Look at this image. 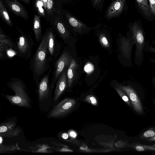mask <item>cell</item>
<instances>
[{
	"label": "cell",
	"mask_w": 155,
	"mask_h": 155,
	"mask_svg": "<svg viewBox=\"0 0 155 155\" xmlns=\"http://www.w3.org/2000/svg\"><path fill=\"white\" fill-rule=\"evenodd\" d=\"M75 100L67 98L56 105L48 114V118H60L69 113L73 109L76 104Z\"/></svg>",
	"instance_id": "8"
},
{
	"label": "cell",
	"mask_w": 155,
	"mask_h": 155,
	"mask_svg": "<svg viewBox=\"0 0 155 155\" xmlns=\"http://www.w3.org/2000/svg\"><path fill=\"white\" fill-rule=\"evenodd\" d=\"M59 0V1H60V0Z\"/></svg>",
	"instance_id": "41"
},
{
	"label": "cell",
	"mask_w": 155,
	"mask_h": 155,
	"mask_svg": "<svg viewBox=\"0 0 155 155\" xmlns=\"http://www.w3.org/2000/svg\"><path fill=\"white\" fill-rule=\"evenodd\" d=\"M62 5L59 0H47L45 15H49L54 12L61 9L62 8Z\"/></svg>",
	"instance_id": "20"
},
{
	"label": "cell",
	"mask_w": 155,
	"mask_h": 155,
	"mask_svg": "<svg viewBox=\"0 0 155 155\" xmlns=\"http://www.w3.org/2000/svg\"><path fill=\"white\" fill-rule=\"evenodd\" d=\"M0 17L3 21L10 27L13 26L8 10L4 4L3 0H0Z\"/></svg>",
	"instance_id": "21"
},
{
	"label": "cell",
	"mask_w": 155,
	"mask_h": 155,
	"mask_svg": "<svg viewBox=\"0 0 155 155\" xmlns=\"http://www.w3.org/2000/svg\"><path fill=\"white\" fill-rule=\"evenodd\" d=\"M131 38L135 45L134 63L137 66L141 65L143 60L146 40L143 30L138 24L134 22L130 28Z\"/></svg>",
	"instance_id": "4"
},
{
	"label": "cell",
	"mask_w": 155,
	"mask_h": 155,
	"mask_svg": "<svg viewBox=\"0 0 155 155\" xmlns=\"http://www.w3.org/2000/svg\"><path fill=\"white\" fill-rule=\"evenodd\" d=\"M151 12L155 15V0H149Z\"/></svg>",
	"instance_id": "32"
},
{
	"label": "cell",
	"mask_w": 155,
	"mask_h": 155,
	"mask_svg": "<svg viewBox=\"0 0 155 155\" xmlns=\"http://www.w3.org/2000/svg\"><path fill=\"white\" fill-rule=\"evenodd\" d=\"M51 70L52 68H50L48 72L40 79L37 85L38 98L40 101L46 99L52 94L49 83V77Z\"/></svg>",
	"instance_id": "12"
},
{
	"label": "cell",
	"mask_w": 155,
	"mask_h": 155,
	"mask_svg": "<svg viewBox=\"0 0 155 155\" xmlns=\"http://www.w3.org/2000/svg\"><path fill=\"white\" fill-rule=\"evenodd\" d=\"M155 135V129L154 128H150L145 131L140 137L141 140H147Z\"/></svg>",
	"instance_id": "26"
},
{
	"label": "cell",
	"mask_w": 155,
	"mask_h": 155,
	"mask_svg": "<svg viewBox=\"0 0 155 155\" xmlns=\"http://www.w3.org/2000/svg\"><path fill=\"white\" fill-rule=\"evenodd\" d=\"M33 3L34 8L38 15L45 18L46 15L45 12L42 7V4L41 0H33Z\"/></svg>",
	"instance_id": "23"
},
{
	"label": "cell",
	"mask_w": 155,
	"mask_h": 155,
	"mask_svg": "<svg viewBox=\"0 0 155 155\" xmlns=\"http://www.w3.org/2000/svg\"><path fill=\"white\" fill-rule=\"evenodd\" d=\"M145 51L155 54V39L146 41L145 48Z\"/></svg>",
	"instance_id": "27"
},
{
	"label": "cell",
	"mask_w": 155,
	"mask_h": 155,
	"mask_svg": "<svg viewBox=\"0 0 155 155\" xmlns=\"http://www.w3.org/2000/svg\"><path fill=\"white\" fill-rule=\"evenodd\" d=\"M99 38L100 41L103 47L108 48L110 46L109 43L104 34L100 33L99 35Z\"/></svg>",
	"instance_id": "30"
},
{
	"label": "cell",
	"mask_w": 155,
	"mask_h": 155,
	"mask_svg": "<svg viewBox=\"0 0 155 155\" xmlns=\"http://www.w3.org/2000/svg\"><path fill=\"white\" fill-rule=\"evenodd\" d=\"M41 16L37 14H35L33 23V30L35 35L36 41L40 42L42 38V27L41 22Z\"/></svg>",
	"instance_id": "17"
},
{
	"label": "cell",
	"mask_w": 155,
	"mask_h": 155,
	"mask_svg": "<svg viewBox=\"0 0 155 155\" xmlns=\"http://www.w3.org/2000/svg\"><path fill=\"white\" fill-rule=\"evenodd\" d=\"M62 137L64 139H66L68 138V135L66 133H64L62 135Z\"/></svg>",
	"instance_id": "36"
},
{
	"label": "cell",
	"mask_w": 155,
	"mask_h": 155,
	"mask_svg": "<svg viewBox=\"0 0 155 155\" xmlns=\"http://www.w3.org/2000/svg\"><path fill=\"white\" fill-rule=\"evenodd\" d=\"M152 82L154 85V86L155 87V77H152Z\"/></svg>",
	"instance_id": "39"
},
{
	"label": "cell",
	"mask_w": 155,
	"mask_h": 155,
	"mask_svg": "<svg viewBox=\"0 0 155 155\" xmlns=\"http://www.w3.org/2000/svg\"><path fill=\"white\" fill-rule=\"evenodd\" d=\"M84 101L94 106H97L98 104L96 98L92 95H87Z\"/></svg>",
	"instance_id": "31"
},
{
	"label": "cell",
	"mask_w": 155,
	"mask_h": 155,
	"mask_svg": "<svg viewBox=\"0 0 155 155\" xmlns=\"http://www.w3.org/2000/svg\"><path fill=\"white\" fill-rule=\"evenodd\" d=\"M72 59V57L69 53L66 51H64L59 58L54 62V70L50 84L51 93L60 75L63 71L68 69Z\"/></svg>",
	"instance_id": "6"
},
{
	"label": "cell",
	"mask_w": 155,
	"mask_h": 155,
	"mask_svg": "<svg viewBox=\"0 0 155 155\" xmlns=\"http://www.w3.org/2000/svg\"><path fill=\"white\" fill-rule=\"evenodd\" d=\"M146 140L149 142L155 141V135L153 137L147 139Z\"/></svg>",
	"instance_id": "37"
},
{
	"label": "cell",
	"mask_w": 155,
	"mask_h": 155,
	"mask_svg": "<svg viewBox=\"0 0 155 155\" xmlns=\"http://www.w3.org/2000/svg\"><path fill=\"white\" fill-rule=\"evenodd\" d=\"M93 8L95 10L101 11L102 10L105 0H89Z\"/></svg>",
	"instance_id": "25"
},
{
	"label": "cell",
	"mask_w": 155,
	"mask_h": 155,
	"mask_svg": "<svg viewBox=\"0 0 155 155\" xmlns=\"http://www.w3.org/2000/svg\"><path fill=\"white\" fill-rule=\"evenodd\" d=\"M126 0H114L105 12L104 17L107 21L119 16L125 7Z\"/></svg>",
	"instance_id": "13"
},
{
	"label": "cell",
	"mask_w": 155,
	"mask_h": 155,
	"mask_svg": "<svg viewBox=\"0 0 155 155\" xmlns=\"http://www.w3.org/2000/svg\"><path fill=\"white\" fill-rule=\"evenodd\" d=\"M70 136L72 138H75L77 136L76 133L74 131H71L69 132Z\"/></svg>",
	"instance_id": "35"
},
{
	"label": "cell",
	"mask_w": 155,
	"mask_h": 155,
	"mask_svg": "<svg viewBox=\"0 0 155 155\" xmlns=\"http://www.w3.org/2000/svg\"><path fill=\"white\" fill-rule=\"evenodd\" d=\"M67 69L61 74L56 84L53 97L54 101L58 99L68 86Z\"/></svg>",
	"instance_id": "16"
},
{
	"label": "cell",
	"mask_w": 155,
	"mask_h": 155,
	"mask_svg": "<svg viewBox=\"0 0 155 155\" xmlns=\"http://www.w3.org/2000/svg\"><path fill=\"white\" fill-rule=\"evenodd\" d=\"M60 3L63 4H69L73 0H59Z\"/></svg>",
	"instance_id": "34"
},
{
	"label": "cell",
	"mask_w": 155,
	"mask_h": 155,
	"mask_svg": "<svg viewBox=\"0 0 155 155\" xmlns=\"http://www.w3.org/2000/svg\"><path fill=\"white\" fill-rule=\"evenodd\" d=\"M134 45L130 32L127 37H123L121 38L120 47L121 53L131 66L132 65V53Z\"/></svg>",
	"instance_id": "14"
},
{
	"label": "cell",
	"mask_w": 155,
	"mask_h": 155,
	"mask_svg": "<svg viewBox=\"0 0 155 155\" xmlns=\"http://www.w3.org/2000/svg\"><path fill=\"white\" fill-rule=\"evenodd\" d=\"M128 96L131 106L135 111L140 114L143 113V108L141 101L135 90L131 86L119 85L118 86Z\"/></svg>",
	"instance_id": "10"
},
{
	"label": "cell",
	"mask_w": 155,
	"mask_h": 155,
	"mask_svg": "<svg viewBox=\"0 0 155 155\" xmlns=\"http://www.w3.org/2000/svg\"><path fill=\"white\" fill-rule=\"evenodd\" d=\"M150 60L155 65V59L153 58H151L150 59Z\"/></svg>",
	"instance_id": "40"
},
{
	"label": "cell",
	"mask_w": 155,
	"mask_h": 155,
	"mask_svg": "<svg viewBox=\"0 0 155 155\" xmlns=\"http://www.w3.org/2000/svg\"><path fill=\"white\" fill-rule=\"evenodd\" d=\"M0 44L8 47L10 49L15 52L16 55L17 47L16 43L6 35L1 27H0Z\"/></svg>",
	"instance_id": "19"
},
{
	"label": "cell",
	"mask_w": 155,
	"mask_h": 155,
	"mask_svg": "<svg viewBox=\"0 0 155 155\" xmlns=\"http://www.w3.org/2000/svg\"><path fill=\"white\" fill-rule=\"evenodd\" d=\"M115 89L122 99L128 106L131 107L132 106L129 99L125 92L118 86L116 87H115Z\"/></svg>",
	"instance_id": "24"
},
{
	"label": "cell",
	"mask_w": 155,
	"mask_h": 155,
	"mask_svg": "<svg viewBox=\"0 0 155 155\" xmlns=\"http://www.w3.org/2000/svg\"><path fill=\"white\" fill-rule=\"evenodd\" d=\"M47 44V36L45 32L30 61L29 69L32 71L33 79L36 85L41 76L49 69L50 63L53 61L49 55Z\"/></svg>",
	"instance_id": "1"
},
{
	"label": "cell",
	"mask_w": 155,
	"mask_h": 155,
	"mask_svg": "<svg viewBox=\"0 0 155 155\" xmlns=\"http://www.w3.org/2000/svg\"><path fill=\"white\" fill-rule=\"evenodd\" d=\"M17 149L15 145H6L0 144V153H1L6 152L14 151Z\"/></svg>",
	"instance_id": "29"
},
{
	"label": "cell",
	"mask_w": 155,
	"mask_h": 155,
	"mask_svg": "<svg viewBox=\"0 0 155 155\" xmlns=\"http://www.w3.org/2000/svg\"><path fill=\"white\" fill-rule=\"evenodd\" d=\"M78 65L74 58H72L71 63L67 69L68 86L70 88L74 80L78 68Z\"/></svg>",
	"instance_id": "18"
},
{
	"label": "cell",
	"mask_w": 155,
	"mask_h": 155,
	"mask_svg": "<svg viewBox=\"0 0 155 155\" xmlns=\"http://www.w3.org/2000/svg\"><path fill=\"white\" fill-rule=\"evenodd\" d=\"M16 28L19 35L15 42L16 55L27 60L31 56L34 42L30 35L26 34L18 27Z\"/></svg>",
	"instance_id": "5"
},
{
	"label": "cell",
	"mask_w": 155,
	"mask_h": 155,
	"mask_svg": "<svg viewBox=\"0 0 155 155\" xmlns=\"http://www.w3.org/2000/svg\"><path fill=\"white\" fill-rule=\"evenodd\" d=\"M8 11L14 15L27 20L29 18L28 12L18 0H3Z\"/></svg>",
	"instance_id": "11"
},
{
	"label": "cell",
	"mask_w": 155,
	"mask_h": 155,
	"mask_svg": "<svg viewBox=\"0 0 155 155\" xmlns=\"http://www.w3.org/2000/svg\"><path fill=\"white\" fill-rule=\"evenodd\" d=\"M128 147L133 148L138 151L142 152L147 150L143 144L137 142L133 143L130 144H129Z\"/></svg>",
	"instance_id": "28"
},
{
	"label": "cell",
	"mask_w": 155,
	"mask_h": 155,
	"mask_svg": "<svg viewBox=\"0 0 155 155\" xmlns=\"http://www.w3.org/2000/svg\"><path fill=\"white\" fill-rule=\"evenodd\" d=\"M139 7L146 16L150 15L147 0H136Z\"/></svg>",
	"instance_id": "22"
},
{
	"label": "cell",
	"mask_w": 155,
	"mask_h": 155,
	"mask_svg": "<svg viewBox=\"0 0 155 155\" xmlns=\"http://www.w3.org/2000/svg\"><path fill=\"white\" fill-rule=\"evenodd\" d=\"M144 146L147 150L155 151V144L152 145H144Z\"/></svg>",
	"instance_id": "33"
},
{
	"label": "cell",
	"mask_w": 155,
	"mask_h": 155,
	"mask_svg": "<svg viewBox=\"0 0 155 155\" xmlns=\"http://www.w3.org/2000/svg\"><path fill=\"white\" fill-rule=\"evenodd\" d=\"M20 1L23 2L26 4L28 5H29L31 1V0H20Z\"/></svg>",
	"instance_id": "38"
},
{
	"label": "cell",
	"mask_w": 155,
	"mask_h": 155,
	"mask_svg": "<svg viewBox=\"0 0 155 155\" xmlns=\"http://www.w3.org/2000/svg\"><path fill=\"white\" fill-rule=\"evenodd\" d=\"M45 32L47 38L48 54L54 61L57 59L60 54L61 45L58 41L55 31L52 27L48 28Z\"/></svg>",
	"instance_id": "9"
},
{
	"label": "cell",
	"mask_w": 155,
	"mask_h": 155,
	"mask_svg": "<svg viewBox=\"0 0 155 155\" xmlns=\"http://www.w3.org/2000/svg\"><path fill=\"white\" fill-rule=\"evenodd\" d=\"M15 123L12 121L5 122L0 124V136L2 137H16L21 132V130L15 127Z\"/></svg>",
	"instance_id": "15"
},
{
	"label": "cell",
	"mask_w": 155,
	"mask_h": 155,
	"mask_svg": "<svg viewBox=\"0 0 155 155\" xmlns=\"http://www.w3.org/2000/svg\"><path fill=\"white\" fill-rule=\"evenodd\" d=\"M14 92V95L3 94V97L12 104L29 108L31 107L30 97L26 85L22 80L16 78H11L7 83Z\"/></svg>",
	"instance_id": "2"
},
{
	"label": "cell",
	"mask_w": 155,
	"mask_h": 155,
	"mask_svg": "<svg viewBox=\"0 0 155 155\" xmlns=\"http://www.w3.org/2000/svg\"><path fill=\"white\" fill-rule=\"evenodd\" d=\"M61 11L69 30L73 32L86 33L93 28L87 26L68 10L62 8Z\"/></svg>",
	"instance_id": "7"
},
{
	"label": "cell",
	"mask_w": 155,
	"mask_h": 155,
	"mask_svg": "<svg viewBox=\"0 0 155 155\" xmlns=\"http://www.w3.org/2000/svg\"><path fill=\"white\" fill-rule=\"evenodd\" d=\"M45 18L64 42L70 45L72 36L61 9L54 12L49 15H46Z\"/></svg>",
	"instance_id": "3"
}]
</instances>
